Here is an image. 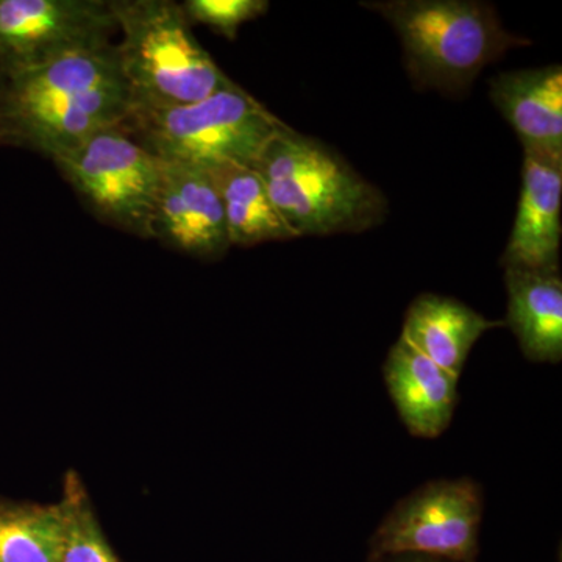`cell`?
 <instances>
[{"mask_svg":"<svg viewBox=\"0 0 562 562\" xmlns=\"http://www.w3.org/2000/svg\"><path fill=\"white\" fill-rule=\"evenodd\" d=\"M114 44L79 52L0 81V146L52 161L131 114Z\"/></svg>","mask_w":562,"mask_h":562,"instance_id":"6da1fadb","label":"cell"},{"mask_svg":"<svg viewBox=\"0 0 562 562\" xmlns=\"http://www.w3.org/2000/svg\"><path fill=\"white\" fill-rule=\"evenodd\" d=\"M297 238L361 233L384 220L386 199L319 140L284 128L254 165Z\"/></svg>","mask_w":562,"mask_h":562,"instance_id":"7a4b0ae2","label":"cell"},{"mask_svg":"<svg viewBox=\"0 0 562 562\" xmlns=\"http://www.w3.org/2000/svg\"><path fill=\"white\" fill-rule=\"evenodd\" d=\"M121 35L114 44L132 110L203 101L228 79L192 33L173 0H109Z\"/></svg>","mask_w":562,"mask_h":562,"instance_id":"3957f363","label":"cell"},{"mask_svg":"<svg viewBox=\"0 0 562 562\" xmlns=\"http://www.w3.org/2000/svg\"><path fill=\"white\" fill-rule=\"evenodd\" d=\"M397 32L406 69L420 88L468 90L483 68L531 41L503 29L495 9L472 0L364 2Z\"/></svg>","mask_w":562,"mask_h":562,"instance_id":"277c9868","label":"cell"},{"mask_svg":"<svg viewBox=\"0 0 562 562\" xmlns=\"http://www.w3.org/2000/svg\"><path fill=\"white\" fill-rule=\"evenodd\" d=\"M162 162L254 166L288 127L235 81L203 101L160 110H132L122 122Z\"/></svg>","mask_w":562,"mask_h":562,"instance_id":"5b68a950","label":"cell"},{"mask_svg":"<svg viewBox=\"0 0 562 562\" xmlns=\"http://www.w3.org/2000/svg\"><path fill=\"white\" fill-rule=\"evenodd\" d=\"M54 165L95 220L150 239L165 162L133 138L124 124L95 133Z\"/></svg>","mask_w":562,"mask_h":562,"instance_id":"8992f818","label":"cell"},{"mask_svg":"<svg viewBox=\"0 0 562 562\" xmlns=\"http://www.w3.org/2000/svg\"><path fill=\"white\" fill-rule=\"evenodd\" d=\"M482 517V491L471 479L425 484L384 517L371 541V560L422 554L475 562Z\"/></svg>","mask_w":562,"mask_h":562,"instance_id":"52a82bcc","label":"cell"},{"mask_svg":"<svg viewBox=\"0 0 562 562\" xmlns=\"http://www.w3.org/2000/svg\"><path fill=\"white\" fill-rule=\"evenodd\" d=\"M109 0H0V81L113 44Z\"/></svg>","mask_w":562,"mask_h":562,"instance_id":"ba28073f","label":"cell"},{"mask_svg":"<svg viewBox=\"0 0 562 562\" xmlns=\"http://www.w3.org/2000/svg\"><path fill=\"white\" fill-rule=\"evenodd\" d=\"M150 239L203 261L220 260L231 250L221 195L205 168L165 162Z\"/></svg>","mask_w":562,"mask_h":562,"instance_id":"9c48e42d","label":"cell"},{"mask_svg":"<svg viewBox=\"0 0 562 562\" xmlns=\"http://www.w3.org/2000/svg\"><path fill=\"white\" fill-rule=\"evenodd\" d=\"M562 158L525 151L516 222L502 257L505 269L560 272Z\"/></svg>","mask_w":562,"mask_h":562,"instance_id":"30bf717a","label":"cell"},{"mask_svg":"<svg viewBox=\"0 0 562 562\" xmlns=\"http://www.w3.org/2000/svg\"><path fill=\"white\" fill-rule=\"evenodd\" d=\"M383 375L398 416L412 435L438 438L449 428L458 403V376L403 338L391 347Z\"/></svg>","mask_w":562,"mask_h":562,"instance_id":"8fae6325","label":"cell"},{"mask_svg":"<svg viewBox=\"0 0 562 562\" xmlns=\"http://www.w3.org/2000/svg\"><path fill=\"white\" fill-rule=\"evenodd\" d=\"M491 101L522 143L524 151L562 158V69L503 72L491 80Z\"/></svg>","mask_w":562,"mask_h":562,"instance_id":"7c38bea8","label":"cell"},{"mask_svg":"<svg viewBox=\"0 0 562 562\" xmlns=\"http://www.w3.org/2000/svg\"><path fill=\"white\" fill-rule=\"evenodd\" d=\"M498 327H505V322L486 319L460 301L422 294L409 305L401 338L460 379L472 347L484 333Z\"/></svg>","mask_w":562,"mask_h":562,"instance_id":"4fadbf2b","label":"cell"},{"mask_svg":"<svg viewBox=\"0 0 562 562\" xmlns=\"http://www.w3.org/2000/svg\"><path fill=\"white\" fill-rule=\"evenodd\" d=\"M508 316L525 357L536 362L562 358V280L560 272L505 269Z\"/></svg>","mask_w":562,"mask_h":562,"instance_id":"5bb4252c","label":"cell"},{"mask_svg":"<svg viewBox=\"0 0 562 562\" xmlns=\"http://www.w3.org/2000/svg\"><path fill=\"white\" fill-rule=\"evenodd\" d=\"M206 171L220 192L232 246L297 238L273 205L254 166L222 165Z\"/></svg>","mask_w":562,"mask_h":562,"instance_id":"9a60e30c","label":"cell"},{"mask_svg":"<svg viewBox=\"0 0 562 562\" xmlns=\"http://www.w3.org/2000/svg\"><path fill=\"white\" fill-rule=\"evenodd\" d=\"M68 535L65 503H0V562H61Z\"/></svg>","mask_w":562,"mask_h":562,"instance_id":"2e32d148","label":"cell"},{"mask_svg":"<svg viewBox=\"0 0 562 562\" xmlns=\"http://www.w3.org/2000/svg\"><path fill=\"white\" fill-rule=\"evenodd\" d=\"M63 503L68 514V535L61 562H120L106 542L79 483H68Z\"/></svg>","mask_w":562,"mask_h":562,"instance_id":"e0dca14e","label":"cell"},{"mask_svg":"<svg viewBox=\"0 0 562 562\" xmlns=\"http://www.w3.org/2000/svg\"><path fill=\"white\" fill-rule=\"evenodd\" d=\"M190 24H201L214 33L235 40L239 27L258 20L269 10L268 0H187L181 3Z\"/></svg>","mask_w":562,"mask_h":562,"instance_id":"ac0fdd59","label":"cell"},{"mask_svg":"<svg viewBox=\"0 0 562 562\" xmlns=\"http://www.w3.org/2000/svg\"><path fill=\"white\" fill-rule=\"evenodd\" d=\"M373 562H447L436 558L422 557V554H395V557L382 558Z\"/></svg>","mask_w":562,"mask_h":562,"instance_id":"d6986e66","label":"cell"}]
</instances>
